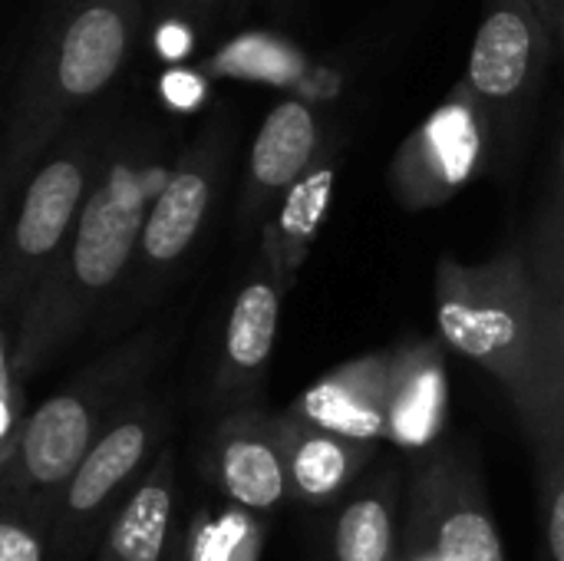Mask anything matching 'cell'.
<instances>
[{"label": "cell", "mask_w": 564, "mask_h": 561, "mask_svg": "<svg viewBox=\"0 0 564 561\" xmlns=\"http://www.w3.org/2000/svg\"><path fill=\"white\" fill-rule=\"evenodd\" d=\"M83 198L86 169L76 159H56L33 175L0 265L3 331L13 334V324H20L40 278L69 241L66 235L69 228H76V212L86 208Z\"/></svg>", "instance_id": "cell-5"}, {"label": "cell", "mask_w": 564, "mask_h": 561, "mask_svg": "<svg viewBox=\"0 0 564 561\" xmlns=\"http://www.w3.org/2000/svg\"><path fill=\"white\" fill-rule=\"evenodd\" d=\"M178 496L175 450L165 446L135 493L116 513L96 561H165L172 552V519Z\"/></svg>", "instance_id": "cell-13"}, {"label": "cell", "mask_w": 564, "mask_h": 561, "mask_svg": "<svg viewBox=\"0 0 564 561\" xmlns=\"http://www.w3.org/2000/svg\"><path fill=\"white\" fill-rule=\"evenodd\" d=\"M159 43H162V50H165L169 56H182V53L188 50V33H185L182 26H165V30L159 33Z\"/></svg>", "instance_id": "cell-27"}, {"label": "cell", "mask_w": 564, "mask_h": 561, "mask_svg": "<svg viewBox=\"0 0 564 561\" xmlns=\"http://www.w3.org/2000/svg\"><path fill=\"white\" fill-rule=\"evenodd\" d=\"M410 549H426L440 561H506L482 486L466 463L440 456L420 470Z\"/></svg>", "instance_id": "cell-6"}, {"label": "cell", "mask_w": 564, "mask_h": 561, "mask_svg": "<svg viewBox=\"0 0 564 561\" xmlns=\"http://www.w3.org/2000/svg\"><path fill=\"white\" fill-rule=\"evenodd\" d=\"M281 294L284 291L264 261V271L251 274L231 301L221 334V360L212 387L215 403L228 413L254 407L278 337Z\"/></svg>", "instance_id": "cell-9"}, {"label": "cell", "mask_w": 564, "mask_h": 561, "mask_svg": "<svg viewBox=\"0 0 564 561\" xmlns=\"http://www.w3.org/2000/svg\"><path fill=\"white\" fill-rule=\"evenodd\" d=\"M162 89H165V96H169L175 106H195L198 96H202V83H198L192 73H169Z\"/></svg>", "instance_id": "cell-26"}, {"label": "cell", "mask_w": 564, "mask_h": 561, "mask_svg": "<svg viewBox=\"0 0 564 561\" xmlns=\"http://www.w3.org/2000/svg\"><path fill=\"white\" fill-rule=\"evenodd\" d=\"M208 205H212V182L192 169L175 172L162 185V192H155L142 228L139 255L119 291L122 317H135L145 304H152L162 284L178 271V265L188 258L205 225Z\"/></svg>", "instance_id": "cell-7"}, {"label": "cell", "mask_w": 564, "mask_h": 561, "mask_svg": "<svg viewBox=\"0 0 564 561\" xmlns=\"http://www.w3.org/2000/svg\"><path fill=\"white\" fill-rule=\"evenodd\" d=\"M261 532L245 513L202 516L185 536L188 561H254Z\"/></svg>", "instance_id": "cell-20"}, {"label": "cell", "mask_w": 564, "mask_h": 561, "mask_svg": "<svg viewBox=\"0 0 564 561\" xmlns=\"http://www.w3.org/2000/svg\"><path fill=\"white\" fill-rule=\"evenodd\" d=\"M390 440L403 450H426L449 417V377L436 341L393 347Z\"/></svg>", "instance_id": "cell-12"}, {"label": "cell", "mask_w": 564, "mask_h": 561, "mask_svg": "<svg viewBox=\"0 0 564 561\" xmlns=\"http://www.w3.org/2000/svg\"><path fill=\"white\" fill-rule=\"evenodd\" d=\"M165 561H188V555H185V536H178V539L172 542V552H169V559Z\"/></svg>", "instance_id": "cell-29"}, {"label": "cell", "mask_w": 564, "mask_h": 561, "mask_svg": "<svg viewBox=\"0 0 564 561\" xmlns=\"http://www.w3.org/2000/svg\"><path fill=\"white\" fill-rule=\"evenodd\" d=\"M393 503L390 483L354 499L334 526V561H397Z\"/></svg>", "instance_id": "cell-18"}, {"label": "cell", "mask_w": 564, "mask_h": 561, "mask_svg": "<svg viewBox=\"0 0 564 561\" xmlns=\"http://www.w3.org/2000/svg\"><path fill=\"white\" fill-rule=\"evenodd\" d=\"M291 499L307 506H324L337 493H344L370 463L373 443H357L340 433H330L311 420H304L294 407L278 413Z\"/></svg>", "instance_id": "cell-11"}, {"label": "cell", "mask_w": 564, "mask_h": 561, "mask_svg": "<svg viewBox=\"0 0 564 561\" xmlns=\"http://www.w3.org/2000/svg\"><path fill=\"white\" fill-rule=\"evenodd\" d=\"M122 23L109 10H86L76 17L59 53V83L73 96H89L106 86L122 60Z\"/></svg>", "instance_id": "cell-15"}, {"label": "cell", "mask_w": 564, "mask_h": 561, "mask_svg": "<svg viewBox=\"0 0 564 561\" xmlns=\"http://www.w3.org/2000/svg\"><path fill=\"white\" fill-rule=\"evenodd\" d=\"M330 188H334V172L321 169V172L304 175L291 188V195L284 198L274 235L264 245V261L274 271L281 291H288V284L294 281V274H297V268H301V261H304V255H307V248H311V241L324 222Z\"/></svg>", "instance_id": "cell-14"}, {"label": "cell", "mask_w": 564, "mask_h": 561, "mask_svg": "<svg viewBox=\"0 0 564 561\" xmlns=\"http://www.w3.org/2000/svg\"><path fill=\"white\" fill-rule=\"evenodd\" d=\"M542 519L552 561H564V443H535Z\"/></svg>", "instance_id": "cell-22"}, {"label": "cell", "mask_w": 564, "mask_h": 561, "mask_svg": "<svg viewBox=\"0 0 564 561\" xmlns=\"http://www.w3.org/2000/svg\"><path fill=\"white\" fill-rule=\"evenodd\" d=\"M426 149L443 188H456L473 175L479 159V129L466 106H443L426 126Z\"/></svg>", "instance_id": "cell-19"}, {"label": "cell", "mask_w": 564, "mask_h": 561, "mask_svg": "<svg viewBox=\"0 0 564 561\" xmlns=\"http://www.w3.org/2000/svg\"><path fill=\"white\" fill-rule=\"evenodd\" d=\"M317 145V129L301 103H281L261 126L251 152V175L261 188L297 185Z\"/></svg>", "instance_id": "cell-16"}, {"label": "cell", "mask_w": 564, "mask_h": 561, "mask_svg": "<svg viewBox=\"0 0 564 561\" xmlns=\"http://www.w3.org/2000/svg\"><path fill=\"white\" fill-rule=\"evenodd\" d=\"M545 324H564V298L562 301H555V304H549V317H545Z\"/></svg>", "instance_id": "cell-28"}, {"label": "cell", "mask_w": 564, "mask_h": 561, "mask_svg": "<svg viewBox=\"0 0 564 561\" xmlns=\"http://www.w3.org/2000/svg\"><path fill=\"white\" fill-rule=\"evenodd\" d=\"M172 331L149 324L102 350L63 390L43 400L23 430L17 460L0 470V506L30 513L50 536L53 509L93 446L152 393L172 350Z\"/></svg>", "instance_id": "cell-1"}, {"label": "cell", "mask_w": 564, "mask_h": 561, "mask_svg": "<svg viewBox=\"0 0 564 561\" xmlns=\"http://www.w3.org/2000/svg\"><path fill=\"white\" fill-rule=\"evenodd\" d=\"M529 26L516 13H496L486 20V26L476 36L473 50V83L486 96H509L519 89L529 69Z\"/></svg>", "instance_id": "cell-17"}, {"label": "cell", "mask_w": 564, "mask_h": 561, "mask_svg": "<svg viewBox=\"0 0 564 561\" xmlns=\"http://www.w3.org/2000/svg\"><path fill=\"white\" fill-rule=\"evenodd\" d=\"M549 298L525 261L506 251L469 265L443 255L436 265V324L449 350L492 374L516 403L525 430L539 413V374Z\"/></svg>", "instance_id": "cell-3"}, {"label": "cell", "mask_w": 564, "mask_h": 561, "mask_svg": "<svg viewBox=\"0 0 564 561\" xmlns=\"http://www.w3.org/2000/svg\"><path fill=\"white\" fill-rule=\"evenodd\" d=\"M0 347H3V341H0ZM0 380H3V390H0V407H3V417H0V470H7L13 460H17V453H20V440H23V430H26V420H30V413H26V380L17 374V367H13V357H10V350L3 347V374H0Z\"/></svg>", "instance_id": "cell-23"}, {"label": "cell", "mask_w": 564, "mask_h": 561, "mask_svg": "<svg viewBox=\"0 0 564 561\" xmlns=\"http://www.w3.org/2000/svg\"><path fill=\"white\" fill-rule=\"evenodd\" d=\"M208 470L215 486L245 513H271L291 496L278 417L261 407L225 413L212 433Z\"/></svg>", "instance_id": "cell-8"}, {"label": "cell", "mask_w": 564, "mask_h": 561, "mask_svg": "<svg viewBox=\"0 0 564 561\" xmlns=\"http://www.w3.org/2000/svg\"><path fill=\"white\" fill-rule=\"evenodd\" d=\"M390 380L393 354H367L321 377L294 410L304 420L357 443L390 440Z\"/></svg>", "instance_id": "cell-10"}, {"label": "cell", "mask_w": 564, "mask_h": 561, "mask_svg": "<svg viewBox=\"0 0 564 561\" xmlns=\"http://www.w3.org/2000/svg\"><path fill=\"white\" fill-rule=\"evenodd\" d=\"M50 536L46 529L23 509L3 506L0 519V561H43Z\"/></svg>", "instance_id": "cell-24"}, {"label": "cell", "mask_w": 564, "mask_h": 561, "mask_svg": "<svg viewBox=\"0 0 564 561\" xmlns=\"http://www.w3.org/2000/svg\"><path fill=\"white\" fill-rule=\"evenodd\" d=\"M145 202V175H135L126 165H116L112 175L86 198L69 241L40 278L17 324V337L3 331V347L23 380L40 374L63 347H69L83 324L106 311L109 294L126 284L152 208Z\"/></svg>", "instance_id": "cell-2"}, {"label": "cell", "mask_w": 564, "mask_h": 561, "mask_svg": "<svg viewBox=\"0 0 564 561\" xmlns=\"http://www.w3.org/2000/svg\"><path fill=\"white\" fill-rule=\"evenodd\" d=\"M532 443H564V324H545Z\"/></svg>", "instance_id": "cell-21"}, {"label": "cell", "mask_w": 564, "mask_h": 561, "mask_svg": "<svg viewBox=\"0 0 564 561\" xmlns=\"http://www.w3.org/2000/svg\"><path fill=\"white\" fill-rule=\"evenodd\" d=\"M165 436L169 407L162 397L149 393L93 446L63 489L50 522V559L86 561L99 552L116 513L165 450Z\"/></svg>", "instance_id": "cell-4"}, {"label": "cell", "mask_w": 564, "mask_h": 561, "mask_svg": "<svg viewBox=\"0 0 564 561\" xmlns=\"http://www.w3.org/2000/svg\"><path fill=\"white\" fill-rule=\"evenodd\" d=\"M562 162H564V152H562Z\"/></svg>", "instance_id": "cell-31"}, {"label": "cell", "mask_w": 564, "mask_h": 561, "mask_svg": "<svg viewBox=\"0 0 564 561\" xmlns=\"http://www.w3.org/2000/svg\"><path fill=\"white\" fill-rule=\"evenodd\" d=\"M225 66L235 63L231 73H251V76H268V79H288L294 76V53L268 43V40H245L238 46H231L225 56H221Z\"/></svg>", "instance_id": "cell-25"}, {"label": "cell", "mask_w": 564, "mask_h": 561, "mask_svg": "<svg viewBox=\"0 0 564 561\" xmlns=\"http://www.w3.org/2000/svg\"><path fill=\"white\" fill-rule=\"evenodd\" d=\"M400 561H440V559H436L433 552H426V549H410V552H406Z\"/></svg>", "instance_id": "cell-30"}]
</instances>
